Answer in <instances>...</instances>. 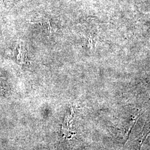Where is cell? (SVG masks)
Here are the masks:
<instances>
[]
</instances>
